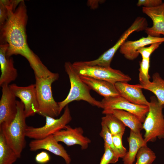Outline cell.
I'll return each mask as SVG.
<instances>
[{
    "mask_svg": "<svg viewBox=\"0 0 164 164\" xmlns=\"http://www.w3.org/2000/svg\"><path fill=\"white\" fill-rule=\"evenodd\" d=\"M72 65L79 75L106 81L114 84L117 82H127L131 80L128 75L110 67L91 65L86 64L84 61L75 62Z\"/></svg>",
    "mask_w": 164,
    "mask_h": 164,
    "instance_id": "obj_6",
    "label": "cell"
},
{
    "mask_svg": "<svg viewBox=\"0 0 164 164\" xmlns=\"http://www.w3.org/2000/svg\"><path fill=\"white\" fill-rule=\"evenodd\" d=\"M110 114H113L131 130L136 134L141 133L140 131L142 129V123L134 114L124 110L117 109L113 110Z\"/></svg>",
    "mask_w": 164,
    "mask_h": 164,
    "instance_id": "obj_20",
    "label": "cell"
},
{
    "mask_svg": "<svg viewBox=\"0 0 164 164\" xmlns=\"http://www.w3.org/2000/svg\"><path fill=\"white\" fill-rule=\"evenodd\" d=\"M65 70L68 76L70 84V88L68 95L63 101L58 102L60 114L62 110L68 104L75 101L83 100L93 106L102 108L101 101L96 100L90 93L91 89L81 80L70 62L65 63Z\"/></svg>",
    "mask_w": 164,
    "mask_h": 164,
    "instance_id": "obj_4",
    "label": "cell"
},
{
    "mask_svg": "<svg viewBox=\"0 0 164 164\" xmlns=\"http://www.w3.org/2000/svg\"><path fill=\"white\" fill-rule=\"evenodd\" d=\"M9 85L5 84L1 87L2 95L0 100V126L9 125L17 112L16 97Z\"/></svg>",
    "mask_w": 164,
    "mask_h": 164,
    "instance_id": "obj_10",
    "label": "cell"
},
{
    "mask_svg": "<svg viewBox=\"0 0 164 164\" xmlns=\"http://www.w3.org/2000/svg\"><path fill=\"white\" fill-rule=\"evenodd\" d=\"M28 19L27 8L22 0L15 11L11 13L5 22L0 26V43L8 45L6 56L20 55L28 61L35 76L46 77L50 71L31 50L27 42L26 26Z\"/></svg>",
    "mask_w": 164,
    "mask_h": 164,
    "instance_id": "obj_1",
    "label": "cell"
},
{
    "mask_svg": "<svg viewBox=\"0 0 164 164\" xmlns=\"http://www.w3.org/2000/svg\"><path fill=\"white\" fill-rule=\"evenodd\" d=\"M149 111L142 124L145 132L144 140L146 143L155 141L157 138H164V105L160 104L155 96L150 97Z\"/></svg>",
    "mask_w": 164,
    "mask_h": 164,
    "instance_id": "obj_5",
    "label": "cell"
},
{
    "mask_svg": "<svg viewBox=\"0 0 164 164\" xmlns=\"http://www.w3.org/2000/svg\"><path fill=\"white\" fill-rule=\"evenodd\" d=\"M163 3L161 0H139L137 5L138 6L150 8L158 6Z\"/></svg>",
    "mask_w": 164,
    "mask_h": 164,
    "instance_id": "obj_31",
    "label": "cell"
},
{
    "mask_svg": "<svg viewBox=\"0 0 164 164\" xmlns=\"http://www.w3.org/2000/svg\"><path fill=\"white\" fill-rule=\"evenodd\" d=\"M103 110V114H110L114 110H124L136 116L143 123L149 111L148 105H142L132 103L120 96L104 98L101 101Z\"/></svg>",
    "mask_w": 164,
    "mask_h": 164,
    "instance_id": "obj_8",
    "label": "cell"
},
{
    "mask_svg": "<svg viewBox=\"0 0 164 164\" xmlns=\"http://www.w3.org/2000/svg\"><path fill=\"white\" fill-rule=\"evenodd\" d=\"M142 11L153 22L152 27L145 29L148 35L156 37H159L161 34L164 35V2L154 7H142Z\"/></svg>",
    "mask_w": 164,
    "mask_h": 164,
    "instance_id": "obj_16",
    "label": "cell"
},
{
    "mask_svg": "<svg viewBox=\"0 0 164 164\" xmlns=\"http://www.w3.org/2000/svg\"><path fill=\"white\" fill-rule=\"evenodd\" d=\"M129 145L128 151L122 158L124 164H133L139 149L147 145L142 137V134H136L131 130L129 137L128 138Z\"/></svg>",
    "mask_w": 164,
    "mask_h": 164,
    "instance_id": "obj_19",
    "label": "cell"
},
{
    "mask_svg": "<svg viewBox=\"0 0 164 164\" xmlns=\"http://www.w3.org/2000/svg\"><path fill=\"white\" fill-rule=\"evenodd\" d=\"M46 123L40 127H34L27 126L26 130V136L33 139L44 138L50 135H54L64 129L72 119L68 105L64 108V112L59 118L46 116Z\"/></svg>",
    "mask_w": 164,
    "mask_h": 164,
    "instance_id": "obj_7",
    "label": "cell"
},
{
    "mask_svg": "<svg viewBox=\"0 0 164 164\" xmlns=\"http://www.w3.org/2000/svg\"><path fill=\"white\" fill-rule=\"evenodd\" d=\"M22 0H0V26L7 20L9 15L15 11Z\"/></svg>",
    "mask_w": 164,
    "mask_h": 164,
    "instance_id": "obj_24",
    "label": "cell"
},
{
    "mask_svg": "<svg viewBox=\"0 0 164 164\" xmlns=\"http://www.w3.org/2000/svg\"><path fill=\"white\" fill-rule=\"evenodd\" d=\"M163 42L164 37L148 35L135 41H126L120 47V52L128 60H133L139 55L137 51L140 48L153 43Z\"/></svg>",
    "mask_w": 164,
    "mask_h": 164,
    "instance_id": "obj_14",
    "label": "cell"
},
{
    "mask_svg": "<svg viewBox=\"0 0 164 164\" xmlns=\"http://www.w3.org/2000/svg\"><path fill=\"white\" fill-rule=\"evenodd\" d=\"M8 45L7 43H0V65L1 75L0 86L9 84L16 79L17 71L14 66L13 59L11 57H8L6 53Z\"/></svg>",
    "mask_w": 164,
    "mask_h": 164,
    "instance_id": "obj_15",
    "label": "cell"
},
{
    "mask_svg": "<svg viewBox=\"0 0 164 164\" xmlns=\"http://www.w3.org/2000/svg\"><path fill=\"white\" fill-rule=\"evenodd\" d=\"M147 27L145 20L142 18H137L131 26L122 35L118 40L111 47L107 50L96 59L84 61L87 64L97 65L104 67H110L112 59L117 50L133 32L145 30Z\"/></svg>",
    "mask_w": 164,
    "mask_h": 164,
    "instance_id": "obj_9",
    "label": "cell"
},
{
    "mask_svg": "<svg viewBox=\"0 0 164 164\" xmlns=\"http://www.w3.org/2000/svg\"><path fill=\"white\" fill-rule=\"evenodd\" d=\"M53 135L40 139H33L29 144V149L35 151L39 149L47 150L56 155L63 158L66 164H70L71 158L67 151L59 143Z\"/></svg>",
    "mask_w": 164,
    "mask_h": 164,
    "instance_id": "obj_13",
    "label": "cell"
},
{
    "mask_svg": "<svg viewBox=\"0 0 164 164\" xmlns=\"http://www.w3.org/2000/svg\"><path fill=\"white\" fill-rule=\"evenodd\" d=\"M84 131L80 127L73 128L67 125L65 128L53 135L58 142H62L67 146L80 145L82 150L87 149L91 140L83 135Z\"/></svg>",
    "mask_w": 164,
    "mask_h": 164,
    "instance_id": "obj_12",
    "label": "cell"
},
{
    "mask_svg": "<svg viewBox=\"0 0 164 164\" xmlns=\"http://www.w3.org/2000/svg\"><path fill=\"white\" fill-rule=\"evenodd\" d=\"M120 96L133 104L149 105V102L144 95L138 84L131 85L127 82H118L115 84Z\"/></svg>",
    "mask_w": 164,
    "mask_h": 164,
    "instance_id": "obj_17",
    "label": "cell"
},
{
    "mask_svg": "<svg viewBox=\"0 0 164 164\" xmlns=\"http://www.w3.org/2000/svg\"><path fill=\"white\" fill-rule=\"evenodd\" d=\"M150 66V58H142L140 62L139 79L140 84L142 86L148 85L151 81L149 71Z\"/></svg>",
    "mask_w": 164,
    "mask_h": 164,
    "instance_id": "obj_26",
    "label": "cell"
},
{
    "mask_svg": "<svg viewBox=\"0 0 164 164\" xmlns=\"http://www.w3.org/2000/svg\"><path fill=\"white\" fill-rule=\"evenodd\" d=\"M101 123L109 129L112 135L124 134L125 126L119 119L112 114H108L101 118Z\"/></svg>",
    "mask_w": 164,
    "mask_h": 164,
    "instance_id": "obj_23",
    "label": "cell"
},
{
    "mask_svg": "<svg viewBox=\"0 0 164 164\" xmlns=\"http://www.w3.org/2000/svg\"><path fill=\"white\" fill-rule=\"evenodd\" d=\"M17 112L11 123L6 126H0L8 145L14 150L18 158L26 145L25 139L27 125L26 123L24 107L21 101H17Z\"/></svg>",
    "mask_w": 164,
    "mask_h": 164,
    "instance_id": "obj_2",
    "label": "cell"
},
{
    "mask_svg": "<svg viewBox=\"0 0 164 164\" xmlns=\"http://www.w3.org/2000/svg\"><path fill=\"white\" fill-rule=\"evenodd\" d=\"M18 158L14 150L8 145L0 131V164H12Z\"/></svg>",
    "mask_w": 164,
    "mask_h": 164,
    "instance_id": "obj_22",
    "label": "cell"
},
{
    "mask_svg": "<svg viewBox=\"0 0 164 164\" xmlns=\"http://www.w3.org/2000/svg\"><path fill=\"white\" fill-rule=\"evenodd\" d=\"M59 77V74L54 73L46 78L35 76V84L38 106L37 114L43 117L56 118L60 114L58 103L53 97L51 88L53 83Z\"/></svg>",
    "mask_w": 164,
    "mask_h": 164,
    "instance_id": "obj_3",
    "label": "cell"
},
{
    "mask_svg": "<svg viewBox=\"0 0 164 164\" xmlns=\"http://www.w3.org/2000/svg\"><path fill=\"white\" fill-rule=\"evenodd\" d=\"M50 157L49 154L44 151L37 154L35 157V160L39 164H45L50 160Z\"/></svg>",
    "mask_w": 164,
    "mask_h": 164,
    "instance_id": "obj_32",
    "label": "cell"
},
{
    "mask_svg": "<svg viewBox=\"0 0 164 164\" xmlns=\"http://www.w3.org/2000/svg\"><path fill=\"white\" fill-rule=\"evenodd\" d=\"M82 81L90 88L104 98L120 96L115 84L108 81L87 76L79 75Z\"/></svg>",
    "mask_w": 164,
    "mask_h": 164,
    "instance_id": "obj_18",
    "label": "cell"
},
{
    "mask_svg": "<svg viewBox=\"0 0 164 164\" xmlns=\"http://www.w3.org/2000/svg\"><path fill=\"white\" fill-rule=\"evenodd\" d=\"M9 85L16 97L19 98L23 104L26 118L37 113L38 106L35 84L25 87L19 86L15 84Z\"/></svg>",
    "mask_w": 164,
    "mask_h": 164,
    "instance_id": "obj_11",
    "label": "cell"
},
{
    "mask_svg": "<svg viewBox=\"0 0 164 164\" xmlns=\"http://www.w3.org/2000/svg\"><path fill=\"white\" fill-rule=\"evenodd\" d=\"M123 134L120 133L112 135L114 145L121 158H123L127 153L126 149L122 143V138Z\"/></svg>",
    "mask_w": 164,
    "mask_h": 164,
    "instance_id": "obj_29",
    "label": "cell"
},
{
    "mask_svg": "<svg viewBox=\"0 0 164 164\" xmlns=\"http://www.w3.org/2000/svg\"><path fill=\"white\" fill-rule=\"evenodd\" d=\"M162 43H157L151 44L148 47H144L139 49L138 53L141 54L142 58H150L152 53Z\"/></svg>",
    "mask_w": 164,
    "mask_h": 164,
    "instance_id": "obj_30",
    "label": "cell"
},
{
    "mask_svg": "<svg viewBox=\"0 0 164 164\" xmlns=\"http://www.w3.org/2000/svg\"><path fill=\"white\" fill-rule=\"evenodd\" d=\"M101 130L100 135L104 139V143L107 144L113 150L117 158H120L118 153L114 145L112 135L107 127L101 122Z\"/></svg>",
    "mask_w": 164,
    "mask_h": 164,
    "instance_id": "obj_27",
    "label": "cell"
},
{
    "mask_svg": "<svg viewBox=\"0 0 164 164\" xmlns=\"http://www.w3.org/2000/svg\"><path fill=\"white\" fill-rule=\"evenodd\" d=\"M104 153L101 158L99 164L115 163L118 161V159L110 147L104 143Z\"/></svg>",
    "mask_w": 164,
    "mask_h": 164,
    "instance_id": "obj_28",
    "label": "cell"
},
{
    "mask_svg": "<svg viewBox=\"0 0 164 164\" xmlns=\"http://www.w3.org/2000/svg\"><path fill=\"white\" fill-rule=\"evenodd\" d=\"M136 157L137 160L135 164H152L156 158L155 153L147 145L139 149Z\"/></svg>",
    "mask_w": 164,
    "mask_h": 164,
    "instance_id": "obj_25",
    "label": "cell"
},
{
    "mask_svg": "<svg viewBox=\"0 0 164 164\" xmlns=\"http://www.w3.org/2000/svg\"><path fill=\"white\" fill-rule=\"evenodd\" d=\"M152 81L148 84L142 86L138 84L139 87L151 91L154 94L160 104L164 105V80L158 73H154Z\"/></svg>",
    "mask_w": 164,
    "mask_h": 164,
    "instance_id": "obj_21",
    "label": "cell"
}]
</instances>
